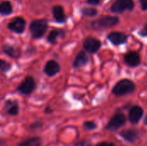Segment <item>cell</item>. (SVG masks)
Returning a JSON list of instances; mask_svg holds the SVG:
<instances>
[{"instance_id":"cell-2","label":"cell","mask_w":147,"mask_h":146,"mask_svg":"<svg viewBox=\"0 0 147 146\" xmlns=\"http://www.w3.org/2000/svg\"><path fill=\"white\" fill-rule=\"evenodd\" d=\"M120 22V19L118 16H111L107 15L101 17L94 22H91L90 27L94 30H105L110 28H113L116 25H118Z\"/></svg>"},{"instance_id":"cell-31","label":"cell","mask_w":147,"mask_h":146,"mask_svg":"<svg viewBox=\"0 0 147 146\" xmlns=\"http://www.w3.org/2000/svg\"><path fill=\"white\" fill-rule=\"evenodd\" d=\"M144 125L147 126V114L146 115V117H145V119H144Z\"/></svg>"},{"instance_id":"cell-27","label":"cell","mask_w":147,"mask_h":146,"mask_svg":"<svg viewBox=\"0 0 147 146\" xmlns=\"http://www.w3.org/2000/svg\"><path fill=\"white\" fill-rule=\"evenodd\" d=\"M95 146H117V145H115L114 143H109V142L103 141V142H101V143L96 144Z\"/></svg>"},{"instance_id":"cell-9","label":"cell","mask_w":147,"mask_h":146,"mask_svg":"<svg viewBox=\"0 0 147 146\" xmlns=\"http://www.w3.org/2000/svg\"><path fill=\"white\" fill-rule=\"evenodd\" d=\"M107 39L114 46H120L127 42L128 40V35L121 32H111L107 35Z\"/></svg>"},{"instance_id":"cell-22","label":"cell","mask_w":147,"mask_h":146,"mask_svg":"<svg viewBox=\"0 0 147 146\" xmlns=\"http://www.w3.org/2000/svg\"><path fill=\"white\" fill-rule=\"evenodd\" d=\"M82 14L85 16H95L97 15V10L95 9V8H89V7H86V8H84L82 10H81Z\"/></svg>"},{"instance_id":"cell-12","label":"cell","mask_w":147,"mask_h":146,"mask_svg":"<svg viewBox=\"0 0 147 146\" xmlns=\"http://www.w3.org/2000/svg\"><path fill=\"white\" fill-rule=\"evenodd\" d=\"M25 20L22 17H16L13 19L8 25L9 28L16 33H22L25 28Z\"/></svg>"},{"instance_id":"cell-25","label":"cell","mask_w":147,"mask_h":146,"mask_svg":"<svg viewBox=\"0 0 147 146\" xmlns=\"http://www.w3.org/2000/svg\"><path fill=\"white\" fill-rule=\"evenodd\" d=\"M139 35H140L142 37H147V22L145 23V25L143 26L141 30L139 32Z\"/></svg>"},{"instance_id":"cell-5","label":"cell","mask_w":147,"mask_h":146,"mask_svg":"<svg viewBox=\"0 0 147 146\" xmlns=\"http://www.w3.org/2000/svg\"><path fill=\"white\" fill-rule=\"evenodd\" d=\"M30 32L32 34V36L35 39L40 38L44 35V34L47 32V22L46 20H36L34 21L30 24Z\"/></svg>"},{"instance_id":"cell-20","label":"cell","mask_w":147,"mask_h":146,"mask_svg":"<svg viewBox=\"0 0 147 146\" xmlns=\"http://www.w3.org/2000/svg\"><path fill=\"white\" fill-rule=\"evenodd\" d=\"M63 31H59V30H53L50 32L48 37H47V40L52 43V44H54L56 43V39L58 38V36H61L63 34Z\"/></svg>"},{"instance_id":"cell-21","label":"cell","mask_w":147,"mask_h":146,"mask_svg":"<svg viewBox=\"0 0 147 146\" xmlns=\"http://www.w3.org/2000/svg\"><path fill=\"white\" fill-rule=\"evenodd\" d=\"M82 127L84 131H94L97 128V124L95 121L87 120V121H84L83 123Z\"/></svg>"},{"instance_id":"cell-23","label":"cell","mask_w":147,"mask_h":146,"mask_svg":"<svg viewBox=\"0 0 147 146\" xmlns=\"http://www.w3.org/2000/svg\"><path fill=\"white\" fill-rule=\"evenodd\" d=\"M10 69V65L9 63H7L6 61L0 59V71H8Z\"/></svg>"},{"instance_id":"cell-26","label":"cell","mask_w":147,"mask_h":146,"mask_svg":"<svg viewBox=\"0 0 147 146\" xmlns=\"http://www.w3.org/2000/svg\"><path fill=\"white\" fill-rule=\"evenodd\" d=\"M42 126V123L40 122V121H35L34 122L31 126H30V128L31 129H37V128H40Z\"/></svg>"},{"instance_id":"cell-28","label":"cell","mask_w":147,"mask_h":146,"mask_svg":"<svg viewBox=\"0 0 147 146\" xmlns=\"http://www.w3.org/2000/svg\"><path fill=\"white\" fill-rule=\"evenodd\" d=\"M140 6H141V9L143 11H146L147 10V0H140Z\"/></svg>"},{"instance_id":"cell-14","label":"cell","mask_w":147,"mask_h":146,"mask_svg":"<svg viewBox=\"0 0 147 146\" xmlns=\"http://www.w3.org/2000/svg\"><path fill=\"white\" fill-rule=\"evenodd\" d=\"M60 70V67L59 65V64L53 60H50L47 63L46 66H45V73L49 76V77H53L54 75H56Z\"/></svg>"},{"instance_id":"cell-8","label":"cell","mask_w":147,"mask_h":146,"mask_svg":"<svg viewBox=\"0 0 147 146\" xmlns=\"http://www.w3.org/2000/svg\"><path fill=\"white\" fill-rule=\"evenodd\" d=\"M102 46V42L95 38L89 37L84 42V49L89 53H96Z\"/></svg>"},{"instance_id":"cell-3","label":"cell","mask_w":147,"mask_h":146,"mask_svg":"<svg viewBox=\"0 0 147 146\" xmlns=\"http://www.w3.org/2000/svg\"><path fill=\"white\" fill-rule=\"evenodd\" d=\"M127 123V117L122 113L115 114L107 123L105 129L109 132H115L121 127L124 126Z\"/></svg>"},{"instance_id":"cell-1","label":"cell","mask_w":147,"mask_h":146,"mask_svg":"<svg viewBox=\"0 0 147 146\" xmlns=\"http://www.w3.org/2000/svg\"><path fill=\"white\" fill-rule=\"evenodd\" d=\"M136 89L135 83L130 79H121L118 81L112 89V93L116 97L124 96L127 95L133 94Z\"/></svg>"},{"instance_id":"cell-17","label":"cell","mask_w":147,"mask_h":146,"mask_svg":"<svg viewBox=\"0 0 147 146\" xmlns=\"http://www.w3.org/2000/svg\"><path fill=\"white\" fill-rule=\"evenodd\" d=\"M17 146H41V139L38 137H33L21 142Z\"/></svg>"},{"instance_id":"cell-29","label":"cell","mask_w":147,"mask_h":146,"mask_svg":"<svg viewBox=\"0 0 147 146\" xmlns=\"http://www.w3.org/2000/svg\"><path fill=\"white\" fill-rule=\"evenodd\" d=\"M88 3L90 4H93V5H97L100 3L101 0H86Z\"/></svg>"},{"instance_id":"cell-16","label":"cell","mask_w":147,"mask_h":146,"mask_svg":"<svg viewBox=\"0 0 147 146\" xmlns=\"http://www.w3.org/2000/svg\"><path fill=\"white\" fill-rule=\"evenodd\" d=\"M53 17L54 19L58 22H64L65 20V12H64V9L58 5V6H54L53 9Z\"/></svg>"},{"instance_id":"cell-6","label":"cell","mask_w":147,"mask_h":146,"mask_svg":"<svg viewBox=\"0 0 147 146\" xmlns=\"http://www.w3.org/2000/svg\"><path fill=\"white\" fill-rule=\"evenodd\" d=\"M143 115H144V109L139 105H134L129 109L128 116H127L128 121L133 125H137L143 118Z\"/></svg>"},{"instance_id":"cell-4","label":"cell","mask_w":147,"mask_h":146,"mask_svg":"<svg viewBox=\"0 0 147 146\" xmlns=\"http://www.w3.org/2000/svg\"><path fill=\"white\" fill-rule=\"evenodd\" d=\"M134 9V2L133 0H115L111 5L110 11L115 14H122L125 11H131Z\"/></svg>"},{"instance_id":"cell-30","label":"cell","mask_w":147,"mask_h":146,"mask_svg":"<svg viewBox=\"0 0 147 146\" xmlns=\"http://www.w3.org/2000/svg\"><path fill=\"white\" fill-rule=\"evenodd\" d=\"M45 113H46V114H47V113H49V114H50V113H52V110H50V108L47 107V108H46V110H45Z\"/></svg>"},{"instance_id":"cell-13","label":"cell","mask_w":147,"mask_h":146,"mask_svg":"<svg viewBox=\"0 0 147 146\" xmlns=\"http://www.w3.org/2000/svg\"><path fill=\"white\" fill-rule=\"evenodd\" d=\"M4 111L10 116H16L19 113V105L18 102L12 100H8L4 104Z\"/></svg>"},{"instance_id":"cell-24","label":"cell","mask_w":147,"mask_h":146,"mask_svg":"<svg viewBox=\"0 0 147 146\" xmlns=\"http://www.w3.org/2000/svg\"><path fill=\"white\" fill-rule=\"evenodd\" d=\"M74 146H92V144L88 140H82V141L77 142Z\"/></svg>"},{"instance_id":"cell-11","label":"cell","mask_w":147,"mask_h":146,"mask_svg":"<svg viewBox=\"0 0 147 146\" xmlns=\"http://www.w3.org/2000/svg\"><path fill=\"white\" fill-rule=\"evenodd\" d=\"M120 137L129 144H135L140 139V133L134 129L122 130L120 133Z\"/></svg>"},{"instance_id":"cell-19","label":"cell","mask_w":147,"mask_h":146,"mask_svg":"<svg viewBox=\"0 0 147 146\" xmlns=\"http://www.w3.org/2000/svg\"><path fill=\"white\" fill-rule=\"evenodd\" d=\"M12 11V6L9 2L3 1L0 3V13L3 15H9Z\"/></svg>"},{"instance_id":"cell-10","label":"cell","mask_w":147,"mask_h":146,"mask_svg":"<svg viewBox=\"0 0 147 146\" xmlns=\"http://www.w3.org/2000/svg\"><path fill=\"white\" fill-rule=\"evenodd\" d=\"M35 88V82L31 77H27L19 85L17 90L23 95H29Z\"/></svg>"},{"instance_id":"cell-7","label":"cell","mask_w":147,"mask_h":146,"mask_svg":"<svg viewBox=\"0 0 147 146\" xmlns=\"http://www.w3.org/2000/svg\"><path fill=\"white\" fill-rule=\"evenodd\" d=\"M124 63L128 67H131V68L137 67L141 63L140 56L137 52L130 51L124 55Z\"/></svg>"},{"instance_id":"cell-18","label":"cell","mask_w":147,"mask_h":146,"mask_svg":"<svg viewBox=\"0 0 147 146\" xmlns=\"http://www.w3.org/2000/svg\"><path fill=\"white\" fill-rule=\"evenodd\" d=\"M3 52L12 58H18L21 55L20 50H18L17 48H15L14 46H9V45H5L3 46Z\"/></svg>"},{"instance_id":"cell-15","label":"cell","mask_w":147,"mask_h":146,"mask_svg":"<svg viewBox=\"0 0 147 146\" xmlns=\"http://www.w3.org/2000/svg\"><path fill=\"white\" fill-rule=\"evenodd\" d=\"M88 62H89V56L84 51H81L77 55L73 63V66L74 68H80L84 66Z\"/></svg>"}]
</instances>
